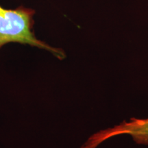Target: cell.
<instances>
[{"instance_id": "6da1fadb", "label": "cell", "mask_w": 148, "mask_h": 148, "mask_svg": "<svg viewBox=\"0 0 148 148\" xmlns=\"http://www.w3.org/2000/svg\"><path fill=\"white\" fill-rule=\"evenodd\" d=\"M32 9L19 6L16 9H6L0 5V49L9 42H18L45 49L62 60L65 53L62 49L51 47L35 36L33 26Z\"/></svg>"}, {"instance_id": "7a4b0ae2", "label": "cell", "mask_w": 148, "mask_h": 148, "mask_svg": "<svg viewBox=\"0 0 148 148\" xmlns=\"http://www.w3.org/2000/svg\"><path fill=\"white\" fill-rule=\"evenodd\" d=\"M123 134L132 136L136 143L148 145V119L131 118L129 121L100 130L91 135L80 148H96L111 138Z\"/></svg>"}]
</instances>
